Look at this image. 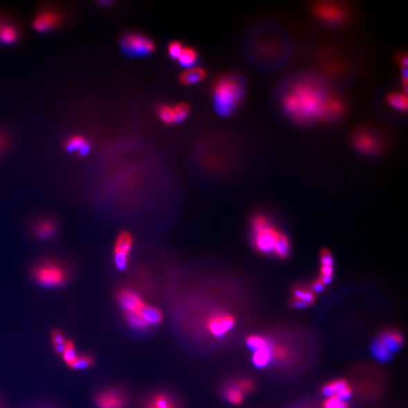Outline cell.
Masks as SVG:
<instances>
[{
	"mask_svg": "<svg viewBox=\"0 0 408 408\" xmlns=\"http://www.w3.org/2000/svg\"><path fill=\"white\" fill-rule=\"evenodd\" d=\"M253 362L256 367L264 369L272 362V345L254 353Z\"/></svg>",
	"mask_w": 408,
	"mask_h": 408,
	"instance_id": "22",
	"label": "cell"
},
{
	"mask_svg": "<svg viewBox=\"0 0 408 408\" xmlns=\"http://www.w3.org/2000/svg\"><path fill=\"white\" fill-rule=\"evenodd\" d=\"M245 91V83L238 75L218 78L213 88L215 112L222 116H231L242 103Z\"/></svg>",
	"mask_w": 408,
	"mask_h": 408,
	"instance_id": "2",
	"label": "cell"
},
{
	"mask_svg": "<svg viewBox=\"0 0 408 408\" xmlns=\"http://www.w3.org/2000/svg\"><path fill=\"white\" fill-rule=\"evenodd\" d=\"M160 118L166 124L175 123V116H174L173 107L170 105H161L158 110Z\"/></svg>",
	"mask_w": 408,
	"mask_h": 408,
	"instance_id": "33",
	"label": "cell"
},
{
	"mask_svg": "<svg viewBox=\"0 0 408 408\" xmlns=\"http://www.w3.org/2000/svg\"><path fill=\"white\" fill-rule=\"evenodd\" d=\"M122 51L131 57L148 55L155 48L154 42L142 33H127L121 39Z\"/></svg>",
	"mask_w": 408,
	"mask_h": 408,
	"instance_id": "5",
	"label": "cell"
},
{
	"mask_svg": "<svg viewBox=\"0 0 408 408\" xmlns=\"http://www.w3.org/2000/svg\"><path fill=\"white\" fill-rule=\"evenodd\" d=\"M62 22V15L55 10H45L33 19V28L37 31H48Z\"/></svg>",
	"mask_w": 408,
	"mask_h": 408,
	"instance_id": "11",
	"label": "cell"
},
{
	"mask_svg": "<svg viewBox=\"0 0 408 408\" xmlns=\"http://www.w3.org/2000/svg\"><path fill=\"white\" fill-rule=\"evenodd\" d=\"M184 46L181 42L179 41H172L168 45V54L172 59H178V57L180 56L181 51H183Z\"/></svg>",
	"mask_w": 408,
	"mask_h": 408,
	"instance_id": "38",
	"label": "cell"
},
{
	"mask_svg": "<svg viewBox=\"0 0 408 408\" xmlns=\"http://www.w3.org/2000/svg\"><path fill=\"white\" fill-rule=\"evenodd\" d=\"M355 149L365 154H373L378 152L380 142L375 135L368 131H360L353 137Z\"/></svg>",
	"mask_w": 408,
	"mask_h": 408,
	"instance_id": "12",
	"label": "cell"
},
{
	"mask_svg": "<svg viewBox=\"0 0 408 408\" xmlns=\"http://www.w3.org/2000/svg\"><path fill=\"white\" fill-rule=\"evenodd\" d=\"M57 232V224L54 220H42L38 222L33 227V233L36 238L41 239V240H48L52 236H55Z\"/></svg>",
	"mask_w": 408,
	"mask_h": 408,
	"instance_id": "14",
	"label": "cell"
},
{
	"mask_svg": "<svg viewBox=\"0 0 408 408\" xmlns=\"http://www.w3.org/2000/svg\"><path fill=\"white\" fill-rule=\"evenodd\" d=\"M222 397L228 404L238 405L242 404L245 395L236 388L233 382H231L222 389Z\"/></svg>",
	"mask_w": 408,
	"mask_h": 408,
	"instance_id": "18",
	"label": "cell"
},
{
	"mask_svg": "<svg viewBox=\"0 0 408 408\" xmlns=\"http://www.w3.org/2000/svg\"><path fill=\"white\" fill-rule=\"evenodd\" d=\"M31 276L41 287L48 288L62 287L69 279L66 267L52 260H46L33 267Z\"/></svg>",
	"mask_w": 408,
	"mask_h": 408,
	"instance_id": "3",
	"label": "cell"
},
{
	"mask_svg": "<svg viewBox=\"0 0 408 408\" xmlns=\"http://www.w3.org/2000/svg\"><path fill=\"white\" fill-rule=\"evenodd\" d=\"M1 25H2L1 23H0V27H1Z\"/></svg>",
	"mask_w": 408,
	"mask_h": 408,
	"instance_id": "47",
	"label": "cell"
},
{
	"mask_svg": "<svg viewBox=\"0 0 408 408\" xmlns=\"http://www.w3.org/2000/svg\"><path fill=\"white\" fill-rule=\"evenodd\" d=\"M371 351H373V355L376 360L380 361V362H388V361L391 360V353L386 349V347L382 344L379 339L373 342V346H371Z\"/></svg>",
	"mask_w": 408,
	"mask_h": 408,
	"instance_id": "28",
	"label": "cell"
},
{
	"mask_svg": "<svg viewBox=\"0 0 408 408\" xmlns=\"http://www.w3.org/2000/svg\"><path fill=\"white\" fill-rule=\"evenodd\" d=\"M94 363L95 362H94L93 357H90V355H80V357L78 355L76 360L69 366V368L76 371L87 370V369L92 367Z\"/></svg>",
	"mask_w": 408,
	"mask_h": 408,
	"instance_id": "29",
	"label": "cell"
},
{
	"mask_svg": "<svg viewBox=\"0 0 408 408\" xmlns=\"http://www.w3.org/2000/svg\"><path fill=\"white\" fill-rule=\"evenodd\" d=\"M132 242L131 233L128 232H122L116 238L114 247V262L116 269L124 270L128 267Z\"/></svg>",
	"mask_w": 408,
	"mask_h": 408,
	"instance_id": "8",
	"label": "cell"
},
{
	"mask_svg": "<svg viewBox=\"0 0 408 408\" xmlns=\"http://www.w3.org/2000/svg\"><path fill=\"white\" fill-rule=\"evenodd\" d=\"M19 37V33L12 25L2 24L0 27V42L4 45H12Z\"/></svg>",
	"mask_w": 408,
	"mask_h": 408,
	"instance_id": "23",
	"label": "cell"
},
{
	"mask_svg": "<svg viewBox=\"0 0 408 408\" xmlns=\"http://www.w3.org/2000/svg\"><path fill=\"white\" fill-rule=\"evenodd\" d=\"M283 107L301 123L337 118L345 108L342 100L331 97L311 80H303L291 88L283 98Z\"/></svg>",
	"mask_w": 408,
	"mask_h": 408,
	"instance_id": "1",
	"label": "cell"
},
{
	"mask_svg": "<svg viewBox=\"0 0 408 408\" xmlns=\"http://www.w3.org/2000/svg\"><path fill=\"white\" fill-rule=\"evenodd\" d=\"M66 149L67 152H78L80 155L83 156L89 152L90 145L85 137L74 135L66 142Z\"/></svg>",
	"mask_w": 408,
	"mask_h": 408,
	"instance_id": "20",
	"label": "cell"
},
{
	"mask_svg": "<svg viewBox=\"0 0 408 408\" xmlns=\"http://www.w3.org/2000/svg\"><path fill=\"white\" fill-rule=\"evenodd\" d=\"M247 346L249 347V349L253 351L254 353L257 352V351L264 349V348H267L269 346V343L267 342L266 339L263 337L260 336H251L247 339Z\"/></svg>",
	"mask_w": 408,
	"mask_h": 408,
	"instance_id": "30",
	"label": "cell"
},
{
	"mask_svg": "<svg viewBox=\"0 0 408 408\" xmlns=\"http://www.w3.org/2000/svg\"><path fill=\"white\" fill-rule=\"evenodd\" d=\"M324 287H326V285H324L323 284H322V283L321 282V280H315L313 281V282L311 283V285H310V290L312 291H313L314 293L315 292H321L322 290H324Z\"/></svg>",
	"mask_w": 408,
	"mask_h": 408,
	"instance_id": "42",
	"label": "cell"
},
{
	"mask_svg": "<svg viewBox=\"0 0 408 408\" xmlns=\"http://www.w3.org/2000/svg\"><path fill=\"white\" fill-rule=\"evenodd\" d=\"M290 308L294 309H303L308 308L309 306L308 303H305V301L299 300V299L296 298L291 299V300L290 301Z\"/></svg>",
	"mask_w": 408,
	"mask_h": 408,
	"instance_id": "41",
	"label": "cell"
},
{
	"mask_svg": "<svg viewBox=\"0 0 408 408\" xmlns=\"http://www.w3.org/2000/svg\"><path fill=\"white\" fill-rule=\"evenodd\" d=\"M205 77H206V72H205V70L202 67L194 66L184 70L183 73H181L179 79H180V82L183 85H189L202 82Z\"/></svg>",
	"mask_w": 408,
	"mask_h": 408,
	"instance_id": "19",
	"label": "cell"
},
{
	"mask_svg": "<svg viewBox=\"0 0 408 408\" xmlns=\"http://www.w3.org/2000/svg\"><path fill=\"white\" fill-rule=\"evenodd\" d=\"M236 319L226 313H215L207 319L206 326L210 334L215 337H224L235 326Z\"/></svg>",
	"mask_w": 408,
	"mask_h": 408,
	"instance_id": "9",
	"label": "cell"
},
{
	"mask_svg": "<svg viewBox=\"0 0 408 408\" xmlns=\"http://www.w3.org/2000/svg\"><path fill=\"white\" fill-rule=\"evenodd\" d=\"M332 277L331 275H321V279L319 280L326 287L327 285H329L332 282Z\"/></svg>",
	"mask_w": 408,
	"mask_h": 408,
	"instance_id": "44",
	"label": "cell"
},
{
	"mask_svg": "<svg viewBox=\"0 0 408 408\" xmlns=\"http://www.w3.org/2000/svg\"><path fill=\"white\" fill-rule=\"evenodd\" d=\"M272 360L285 361L290 357L287 350L282 346H272Z\"/></svg>",
	"mask_w": 408,
	"mask_h": 408,
	"instance_id": "36",
	"label": "cell"
},
{
	"mask_svg": "<svg viewBox=\"0 0 408 408\" xmlns=\"http://www.w3.org/2000/svg\"><path fill=\"white\" fill-rule=\"evenodd\" d=\"M332 267H321V275H331L332 276Z\"/></svg>",
	"mask_w": 408,
	"mask_h": 408,
	"instance_id": "45",
	"label": "cell"
},
{
	"mask_svg": "<svg viewBox=\"0 0 408 408\" xmlns=\"http://www.w3.org/2000/svg\"><path fill=\"white\" fill-rule=\"evenodd\" d=\"M116 301L125 313H139L145 305L142 296L131 288H121L116 294Z\"/></svg>",
	"mask_w": 408,
	"mask_h": 408,
	"instance_id": "10",
	"label": "cell"
},
{
	"mask_svg": "<svg viewBox=\"0 0 408 408\" xmlns=\"http://www.w3.org/2000/svg\"><path fill=\"white\" fill-rule=\"evenodd\" d=\"M197 60H199V54H197L196 49L191 48V46H186V48L184 46L180 56L178 57V61L181 66L187 67V69L194 67Z\"/></svg>",
	"mask_w": 408,
	"mask_h": 408,
	"instance_id": "21",
	"label": "cell"
},
{
	"mask_svg": "<svg viewBox=\"0 0 408 408\" xmlns=\"http://www.w3.org/2000/svg\"><path fill=\"white\" fill-rule=\"evenodd\" d=\"M387 101L391 107L399 112H407V96L405 94L392 92L389 94Z\"/></svg>",
	"mask_w": 408,
	"mask_h": 408,
	"instance_id": "24",
	"label": "cell"
},
{
	"mask_svg": "<svg viewBox=\"0 0 408 408\" xmlns=\"http://www.w3.org/2000/svg\"><path fill=\"white\" fill-rule=\"evenodd\" d=\"M235 384L236 388L239 389L244 395L251 393L254 391V383L251 379L242 378L239 379V380L233 382Z\"/></svg>",
	"mask_w": 408,
	"mask_h": 408,
	"instance_id": "34",
	"label": "cell"
},
{
	"mask_svg": "<svg viewBox=\"0 0 408 408\" xmlns=\"http://www.w3.org/2000/svg\"><path fill=\"white\" fill-rule=\"evenodd\" d=\"M274 251L280 258H285L290 251V244L287 236L282 233H278L276 240H275Z\"/></svg>",
	"mask_w": 408,
	"mask_h": 408,
	"instance_id": "25",
	"label": "cell"
},
{
	"mask_svg": "<svg viewBox=\"0 0 408 408\" xmlns=\"http://www.w3.org/2000/svg\"><path fill=\"white\" fill-rule=\"evenodd\" d=\"M77 357L76 348H75L74 343L70 342V340H66V345H64V352L62 353V360H64V363H66L69 367V366L74 362V360H76Z\"/></svg>",
	"mask_w": 408,
	"mask_h": 408,
	"instance_id": "31",
	"label": "cell"
},
{
	"mask_svg": "<svg viewBox=\"0 0 408 408\" xmlns=\"http://www.w3.org/2000/svg\"><path fill=\"white\" fill-rule=\"evenodd\" d=\"M124 317L127 323L137 331H145L150 327L139 313H124Z\"/></svg>",
	"mask_w": 408,
	"mask_h": 408,
	"instance_id": "27",
	"label": "cell"
},
{
	"mask_svg": "<svg viewBox=\"0 0 408 408\" xmlns=\"http://www.w3.org/2000/svg\"><path fill=\"white\" fill-rule=\"evenodd\" d=\"M321 408H350V405L348 402L339 401V399L332 397L324 400Z\"/></svg>",
	"mask_w": 408,
	"mask_h": 408,
	"instance_id": "37",
	"label": "cell"
},
{
	"mask_svg": "<svg viewBox=\"0 0 408 408\" xmlns=\"http://www.w3.org/2000/svg\"><path fill=\"white\" fill-rule=\"evenodd\" d=\"M6 136H5L3 134H1V132H0V154H1L2 152H3V150H5V148H6Z\"/></svg>",
	"mask_w": 408,
	"mask_h": 408,
	"instance_id": "43",
	"label": "cell"
},
{
	"mask_svg": "<svg viewBox=\"0 0 408 408\" xmlns=\"http://www.w3.org/2000/svg\"><path fill=\"white\" fill-rule=\"evenodd\" d=\"M313 12L319 19L332 25L342 24L348 17L347 10L335 2H317Z\"/></svg>",
	"mask_w": 408,
	"mask_h": 408,
	"instance_id": "6",
	"label": "cell"
},
{
	"mask_svg": "<svg viewBox=\"0 0 408 408\" xmlns=\"http://www.w3.org/2000/svg\"><path fill=\"white\" fill-rule=\"evenodd\" d=\"M278 233L272 225L263 230L254 232V244L260 253L270 254L274 251Z\"/></svg>",
	"mask_w": 408,
	"mask_h": 408,
	"instance_id": "13",
	"label": "cell"
},
{
	"mask_svg": "<svg viewBox=\"0 0 408 408\" xmlns=\"http://www.w3.org/2000/svg\"><path fill=\"white\" fill-rule=\"evenodd\" d=\"M141 408H184L181 401L172 392L157 391L145 397Z\"/></svg>",
	"mask_w": 408,
	"mask_h": 408,
	"instance_id": "7",
	"label": "cell"
},
{
	"mask_svg": "<svg viewBox=\"0 0 408 408\" xmlns=\"http://www.w3.org/2000/svg\"><path fill=\"white\" fill-rule=\"evenodd\" d=\"M51 340L52 343H53L54 347L58 346V345H64L66 342V339H64V335L60 331H54L52 332Z\"/></svg>",
	"mask_w": 408,
	"mask_h": 408,
	"instance_id": "40",
	"label": "cell"
},
{
	"mask_svg": "<svg viewBox=\"0 0 408 408\" xmlns=\"http://www.w3.org/2000/svg\"><path fill=\"white\" fill-rule=\"evenodd\" d=\"M174 116H175V122H181L187 118L190 113V106L186 103H179L173 107Z\"/></svg>",
	"mask_w": 408,
	"mask_h": 408,
	"instance_id": "32",
	"label": "cell"
},
{
	"mask_svg": "<svg viewBox=\"0 0 408 408\" xmlns=\"http://www.w3.org/2000/svg\"><path fill=\"white\" fill-rule=\"evenodd\" d=\"M352 389L349 383L344 379H337V380L330 382L326 386L322 387L321 393L326 398H332V397H339L343 392Z\"/></svg>",
	"mask_w": 408,
	"mask_h": 408,
	"instance_id": "16",
	"label": "cell"
},
{
	"mask_svg": "<svg viewBox=\"0 0 408 408\" xmlns=\"http://www.w3.org/2000/svg\"><path fill=\"white\" fill-rule=\"evenodd\" d=\"M139 314L150 327L159 326L163 319V316L160 309L152 305H145L141 308V310L139 311Z\"/></svg>",
	"mask_w": 408,
	"mask_h": 408,
	"instance_id": "17",
	"label": "cell"
},
{
	"mask_svg": "<svg viewBox=\"0 0 408 408\" xmlns=\"http://www.w3.org/2000/svg\"><path fill=\"white\" fill-rule=\"evenodd\" d=\"M288 408H319V407H314V405H308V404H303V405L300 404V405H292V407H290Z\"/></svg>",
	"mask_w": 408,
	"mask_h": 408,
	"instance_id": "46",
	"label": "cell"
},
{
	"mask_svg": "<svg viewBox=\"0 0 408 408\" xmlns=\"http://www.w3.org/2000/svg\"><path fill=\"white\" fill-rule=\"evenodd\" d=\"M378 339L380 340L382 344L386 347V349L391 355H393L395 352H397L401 348L402 342H404L402 334L396 331L384 332L378 337Z\"/></svg>",
	"mask_w": 408,
	"mask_h": 408,
	"instance_id": "15",
	"label": "cell"
},
{
	"mask_svg": "<svg viewBox=\"0 0 408 408\" xmlns=\"http://www.w3.org/2000/svg\"><path fill=\"white\" fill-rule=\"evenodd\" d=\"M97 408H130L129 394L119 387H108L98 391L93 398Z\"/></svg>",
	"mask_w": 408,
	"mask_h": 408,
	"instance_id": "4",
	"label": "cell"
},
{
	"mask_svg": "<svg viewBox=\"0 0 408 408\" xmlns=\"http://www.w3.org/2000/svg\"><path fill=\"white\" fill-rule=\"evenodd\" d=\"M292 291L293 295H294V297L293 298L299 299V300L305 301V303H308L309 305L315 303V293H314L310 288L301 287V285H295V287H293Z\"/></svg>",
	"mask_w": 408,
	"mask_h": 408,
	"instance_id": "26",
	"label": "cell"
},
{
	"mask_svg": "<svg viewBox=\"0 0 408 408\" xmlns=\"http://www.w3.org/2000/svg\"><path fill=\"white\" fill-rule=\"evenodd\" d=\"M332 256L329 249H324L321 254V267H332Z\"/></svg>",
	"mask_w": 408,
	"mask_h": 408,
	"instance_id": "39",
	"label": "cell"
},
{
	"mask_svg": "<svg viewBox=\"0 0 408 408\" xmlns=\"http://www.w3.org/2000/svg\"><path fill=\"white\" fill-rule=\"evenodd\" d=\"M269 220L263 215H256L254 218L253 222H251V226H253L254 232H258V231L263 230L270 226Z\"/></svg>",
	"mask_w": 408,
	"mask_h": 408,
	"instance_id": "35",
	"label": "cell"
}]
</instances>
